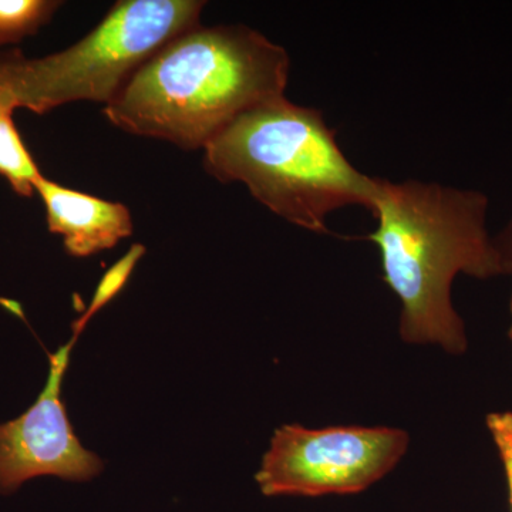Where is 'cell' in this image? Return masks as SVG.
Returning <instances> with one entry per match:
<instances>
[{
	"instance_id": "cell-7",
	"label": "cell",
	"mask_w": 512,
	"mask_h": 512,
	"mask_svg": "<svg viewBox=\"0 0 512 512\" xmlns=\"http://www.w3.org/2000/svg\"><path fill=\"white\" fill-rule=\"evenodd\" d=\"M35 191L45 204L50 232L62 235L64 248L72 256L84 258L116 247L133 232L130 211L120 202L70 190L43 175Z\"/></svg>"
},
{
	"instance_id": "cell-9",
	"label": "cell",
	"mask_w": 512,
	"mask_h": 512,
	"mask_svg": "<svg viewBox=\"0 0 512 512\" xmlns=\"http://www.w3.org/2000/svg\"><path fill=\"white\" fill-rule=\"evenodd\" d=\"M60 2L47 0H0V42H20L52 19Z\"/></svg>"
},
{
	"instance_id": "cell-10",
	"label": "cell",
	"mask_w": 512,
	"mask_h": 512,
	"mask_svg": "<svg viewBox=\"0 0 512 512\" xmlns=\"http://www.w3.org/2000/svg\"><path fill=\"white\" fill-rule=\"evenodd\" d=\"M144 252H146V248H144L143 245H134L124 258H121L116 265L111 266L109 271L106 272V275L101 279L100 285L97 286L89 311H87L86 315H84L79 322L74 323V340H76L77 335L82 332L87 320L92 318L94 313L100 311L106 303H109L111 299L124 288L127 279L130 278L131 272H133L134 266L140 261Z\"/></svg>"
},
{
	"instance_id": "cell-8",
	"label": "cell",
	"mask_w": 512,
	"mask_h": 512,
	"mask_svg": "<svg viewBox=\"0 0 512 512\" xmlns=\"http://www.w3.org/2000/svg\"><path fill=\"white\" fill-rule=\"evenodd\" d=\"M15 110L5 94L0 92V175L19 195L32 197L42 173L13 123Z\"/></svg>"
},
{
	"instance_id": "cell-14",
	"label": "cell",
	"mask_w": 512,
	"mask_h": 512,
	"mask_svg": "<svg viewBox=\"0 0 512 512\" xmlns=\"http://www.w3.org/2000/svg\"><path fill=\"white\" fill-rule=\"evenodd\" d=\"M0 46H3V45H2V42H0Z\"/></svg>"
},
{
	"instance_id": "cell-3",
	"label": "cell",
	"mask_w": 512,
	"mask_h": 512,
	"mask_svg": "<svg viewBox=\"0 0 512 512\" xmlns=\"http://www.w3.org/2000/svg\"><path fill=\"white\" fill-rule=\"evenodd\" d=\"M204 167L221 183H241L289 224L326 234L340 208L372 210L377 177L360 173L322 111L266 101L232 121L204 148Z\"/></svg>"
},
{
	"instance_id": "cell-5",
	"label": "cell",
	"mask_w": 512,
	"mask_h": 512,
	"mask_svg": "<svg viewBox=\"0 0 512 512\" xmlns=\"http://www.w3.org/2000/svg\"><path fill=\"white\" fill-rule=\"evenodd\" d=\"M409 446V433L394 427L285 424L255 480L266 497L359 494L394 470Z\"/></svg>"
},
{
	"instance_id": "cell-4",
	"label": "cell",
	"mask_w": 512,
	"mask_h": 512,
	"mask_svg": "<svg viewBox=\"0 0 512 512\" xmlns=\"http://www.w3.org/2000/svg\"><path fill=\"white\" fill-rule=\"evenodd\" d=\"M198 0H121L76 45L42 59L0 55V92L36 114L73 103L109 104L134 73L174 37L200 26Z\"/></svg>"
},
{
	"instance_id": "cell-13",
	"label": "cell",
	"mask_w": 512,
	"mask_h": 512,
	"mask_svg": "<svg viewBox=\"0 0 512 512\" xmlns=\"http://www.w3.org/2000/svg\"><path fill=\"white\" fill-rule=\"evenodd\" d=\"M510 329H508V338H510L512 343V293H511V299H510Z\"/></svg>"
},
{
	"instance_id": "cell-11",
	"label": "cell",
	"mask_w": 512,
	"mask_h": 512,
	"mask_svg": "<svg viewBox=\"0 0 512 512\" xmlns=\"http://www.w3.org/2000/svg\"><path fill=\"white\" fill-rule=\"evenodd\" d=\"M485 423L503 463L512 512V412L490 413Z\"/></svg>"
},
{
	"instance_id": "cell-6",
	"label": "cell",
	"mask_w": 512,
	"mask_h": 512,
	"mask_svg": "<svg viewBox=\"0 0 512 512\" xmlns=\"http://www.w3.org/2000/svg\"><path fill=\"white\" fill-rule=\"evenodd\" d=\"M74 339L50 356V375L36 403L18 419L0 424V493L18 490L30 478L55 476L87 481L103 470L96 454L74 434L60 396Z\"/></svg>"
},
{
	"instance_id": "cell-12",
	"label": "cell",
	"mask_w": 512,
	"mask_h": 512,
	"mask_svg": "<svg viewBox=\"0 0 512 512\" xmlns=\"http://www.w3.org/2000/svg\"><path fill=\"white\" fill-rule=\"evenodd\" d=\"M494 245L500 258L501 272L505 276H512V218L494 235Z\"/></svg>"
},
{
	"instance_id": "cell-2",
	"label": "cell",
	"mask_w": 512,
	"mask_h": 512,
	"mask_svg": "<svg viewBox=\"0 0 512 512\" xmlns=\"http://www.w3.org/2000/svg\"><path fill=\"white\" fill-rule=\"evenodd\" d=\"M291 59L247 26L192 28L158 49L104 107L114 126L198 150L245 111L285 96Z\"/></svg>"
},
{
	"instance_id": "cell-1",
	"label": "cell",
	"mask_w": 512,
	"mask_h": 512,
	"mask_svg": "<svg viewBox=\"0 0 512 512\" xmlns=\"http://www.w3.org/2000/svg\"><path fill=\"white\" fill-rule=\"evenodd\" d=\"M488 207L487 195L473 188L377 177L370 210L377 227L369 241L379 249L383 281L399 299L403 342L467 352L451 286L460 274L481 281L503 276Z\"/></svg>"
}]
</instances>
